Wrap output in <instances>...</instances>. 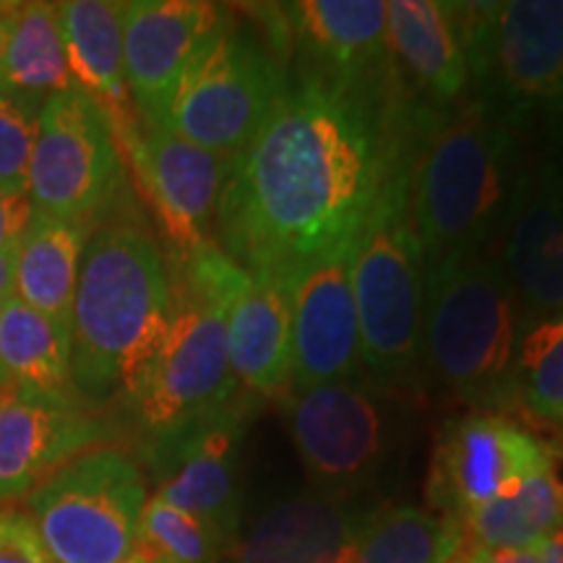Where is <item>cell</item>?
Returning <instances> with one entry per match:
<instances>
[{
  "mask_svg": "<svg viewBox=\"0 0 563 563\" xmlns=\"http://www.w3.org/2000/svg\"><path fill=\"white\" fill-rule=\"evenodd\" d=\"M287 428L308 477L329 493L357 488L386 452V415L368 386L321 384L282 397Z\"/></svg>",
  "mask_w": 563,
  "mask_h": 563,
  "instance_id": "4fadbf2b",
  "label": "cell"
},
{
  "mask_svg": "<svg viewBox=\"0 0 563 563\" xmlns=\"http://www.w3.org/2000/svg\"><path fill=\"white\" fill-rule=\"evenodd\" d=\"M462 527L481 551H534L563 527V483L553 464L481 506Z\"/></svg>",
  "mask_w": 563,
  "mask_h": 563,
  "instance_id": "484cf974",
  "label": "cell"
},
{
  "mask_svg": "<svg viewBox=\"0 0 563 563\" xmlns=\"http://www.w3.org/2000/svg\"><path fill=\"white\" fill-rule=\"evenodd\" d=\"M115 141L178 256L209 243L230 157L201 150L170 131L146 129L141 121L115 133Z\"/></svg>",
  "mask_w": 563,
  "mask_h": 563,
  "instance_id": "5bb4252c",
  "label": "cell"
},
{
  "mask_svg": "<svg viewBox=\"0 0 563 563\" xmlns=\"http://www.w3.org/2000/svg\"><path fill=\"white\" fill-rule=\"evenodd\" d=\"M32 211L34 207L26 194L0 191V251H16Z\"/></svg>",
  "mask_w": 563,
  "mask_h": 563,
  "instance_id": "d6a6232c",
  "label": "cell"
},
{
  "mask_svg": "<svg viewBox=\"0 0 563 563\" xmlns=\"http://www.w3.org/2000/svg\"><path fill=\"white\" fill-rule=\"evenodd\" d=\"M287 79L290 68L262 30L224 11L183 70L165 131L232 159L269 118Z\"/></svg>",
  "mask_w": 563,
  "mask_h": 563,
  "instance_id": "8992f818",
  "label": "cell"
},
{
  "mask_svg": "<svg viewBox=\"0 0 563 563\" xmlns=\"http://www.w3.org/2000/svg\"><path fill=\"white\" fill-rule=\"evenodd\" d=\"M538 563H563V527L534 548Z\"/></svg>",
  "mask_w": 563,
  "mask_h": 563,
  "instance_id": "e575fe53",
  "label": "cell"
},
{
  "mask_svg": "<svg viewBox=\"0 0 563 563\" xmlns=\"http://www.w3.org/2000/svg\"><path fill=\"white\" fill-rule=\"evenodd\" d=\"M87 228L84 222L32 211L13 258V295L70 329Z\"/></svg>",
  "mask_w": 563,
  "mask_h": 563,
  "instance_id": "cb8c5ba5",
  "label": "cell"
},
{
  "mask_svg": "<svg viewBox=\"0 0 563 563\" xmlns=\"http://www.w3.org/2000/svg\"><path fill=\"white\" fill-rule=\"evenodd\" d=\"M553 464L551 449L504 412L473 410L449 420L435 439L428 501L464 522L470 514Z\"/></svg>",
  "mask_w": 563,
  "mask_h": 563,
  "instance_id": "7c38bea8",
  "label": "cell"
},
{
  "mask_svg": "<svg viewBox=\"0 0 563 563\" xmlns=\"http://www.w3.org/2000/svg\"><path fill=\"white\" fill-rule=\"evenodd\" d=\"M76 87L55 3H19L9 16L3 60V89L19 95H58Z\"/></svg>",
  "mask_w": 563,
  "mask_h": 563,
  "instance_id": "83f0119b",
  "label": "cell"
},
{
  "mask_svg": "<svg viewBox=\"0 0 563 563\" xmlns=\"http://www.w3.org/2000/svg\"><path fill=\"white\" fill-rule=\"evenodd\" d=\"M26 506L55 563H123L146 506V483L129 454L102 446L63 464Z\"/></svg>",
  "mask_w": 563,
  "mask_h": 563,
  "instance_id": "ba28073f",
  "label": "cell"
},
{
  "mask_svg": "<svg viewBox=\"0 0 563 563\" xmlns=\"http://www.w3.org/2000/svg\"><path fill=\"white\" fill-rule=\"evenodd\" d=\"M40 110V97L0 89V191H30V165L37 144Z\"/></svg>",
  "mask_w": 563,
  "mask_h": 563,
  "instance_id": "4dcf8cb0",
  "label": "cell"
},
{
  "mask_svg": "<svg viewBox=\"0 0 563 563\" xmlns=\"http://www.w3.org/2000/svg\"><path fill=\"white\" fill-rule=\"evenodd\" d=\"M66 45L70 79L108 112L112 131L139 121L125 87L123 11L115 0H68L55 3Z\"/></svg>",
  "mask_w": 563,
  "mask_h": 563,
  "instance_id": "603a6c76",
  "label": "cell"
},
{
  "mask_svg": "<svg viewBox=\"0 0 563 563\" xmlns=\"http://www.w3.org/2000/svg\"><path fill=\"white\" fill-rule=\"evenodd\" d=\"M245 389L228 352V311L173 287V321L157 355L123 399L146 439L230 405Z\"/></svg>",
  "mask_w": 563,
  "mask_h": 563,
  "instance_id": "9c48e42d",
  "label": "cell"
},
{
  "mask_svg": "<svg viewBox=\"0 0 563 563\" xmlns=\"http://www.w3.org/2000/svg\"><path fill=\"white\" fill-rule=\"evenodd\" d=\"M0 371L5 384L45 397L74 399L70 329L11 295L0 308Z\"/></svg>",
  "mask_w": 563,
  "mask_h": 563,
  "instance_id": "d4e9b609",
  "label": "cell"
},
{
  "mask_svg": "<svg viewBox=\"0 0 563 563\" xmlns=\"http://www.w3.org/2000/svg\"><path fill=\"white\" fill-rule=\"evenodd\" d=\"M125 162L102 104L70 87L42 102L30 165V201L37 211L84 222L115 199Z\"/></svg>",
  "mask_w": 563,
  "mask_h": 563,
  "instance_id": "30bf717a",
  "label": "cell"
},
{
  "mask_svg": "<svg viewBox=\"0 0 563 563\" xmlns=\"http://www.w3.org/2000/svg\"><path fill=\"white\" fill-rule=\"evenodd\" d=\"M407 123H394L386 173L350 258L361 363L376 389H402L420 373L426 262L407 220Z\"/></svg>",
  "mask_w": 563,
  "mask_h": 563,
  "instance_id": "277c9868",
  "label": "cell"
},
{
  "mask_svg": "<svg viewBox=\"0 0 563 563\" xmlns=\"http://www.w3.org/2000/svg\"><path fill=\"white\" fill-rule=\"evenodd\" d=\"M397 100L389 74L340 81L290 68L262 129L230 159L220 249L253 277L290 282L355 243L389 162Z\"/></svg>",
  "mask_w": 563,
  "mask_h": 563,
  "instance_id": "6da1fadb",
  "label": "cell"
},
{
  "mask_svg": "<svg viewBox=\"0 0 563 563\" xmlns=\"http://www.w3.org/2000/svg\"><path fill=\"white\" fill-rule=\"evenodd\" d=\"M9 16L0 19V89H3V60H5V42H9Z\"/></svg>",
  "mask_w": 563,
  "mask_h": 563,
  "instance_id": "8d00e7d4",
  "label": "cell"
},
{
  "mask_svg": "<svg viewBox=\"0 0 563 563\" xmlns=\"http://www.w3.org/2000/svg\"><path fill=\"white\" fill-rule=\"evenodd\" d=\"M473 100L514 123L563 95V0L456 3Z\"/></svg>",
  "mask_w": 563,
  "mask_h": 563,
  "instance_id": "52a82bcc",
  "label": "cell"
},
{
  "mask_svg": "<svg viewBox=\"0 0 563 563\" xmlns=\"http://www.w3.org/2000/svg\"><path fill=\"white\" fill-rule=\"evenodd\" d=\"M112 428L74 399L0 386V506L30 498L63 464L102 449Z\"/></svg>",
  "mask_w": 563,
  "mask_h": 563,
  "instance_id": "2e32d148",
  "label": "cell"
},
{
  "mask_svg": "<svg viewBox=\"0 0 563 563\" xmlns=\"http://www.w3.org/2000/svg\"><path fill=\"white\" fill-rule=\"evenodd\" d=\"M519 129L473 97L449 110L410 108L407 220L426 272L504 243L527 178Z\"/></svg>",
  "mask_w": 563,
  "mask_h": 563,
  "instance_id": "7a4b0ae2",
  "label": "cell"
},
{
  "mask_svg": "<svg viewBox=\"0 0 563 563\" xmlns=\"http://www.w3.org/2000/svg\"><path fill=\"white\" fill-rule=\"evenodd\" d=\"M123 563H136V559H133V555H129V559H125Z\"/></svg>",
  "mask_w": 563,
  "mask_h": 563,
  "instance_id": "60d3db41",
  "label": "cell"
},
{
  "mask_svg": "<svg viewBox=\"0 0 563 563\" xmlns=\"http://www.w3.org/2000/svg\"><path fill=\"white\" fill-rule=\"evenodd\" d=\"M13 258L16 251H0V300L13 295Z\"/></svg>",
  "mask_w": 563,
  "mask_h": 563,
  "instance_id": "d590c367",
  "label": "cell"
},
{
  "mask_svg": "<svg viewBox=\"0 0 563 563\" xmlns=\"http://www.w3.org/2000/svg\"><path fill=\"white\" fill-rule=\"evenodd\" d=\"M386 68L391 89L422 110H449L470 91L456 3H386Z\"/></svg>",
  "mask_w": 563,
  "mask_h": 563,
  "instance_id": "d6986e66",
  "label": "cell"
},
{
  "mask_svg": "<svg viewBox=\"0 0 563 563\" xmlns=\"http://www.w3.org/2000/svg\"><path fill=\"white\" fill-rule=\"evenodd\" d=\"M16 9H19V3H3V0H0V19L9 16V13H13Z\"/></svg>",
  "mask_w": 563,
  "mask_h": 563,
  "instance_id": "74e56055",
  "label": "cell"
},
{
  "mask_svg": "<svg viewBox=\"0 0 563 563\" xmlns=\"http://www.w3.org/2000/svg\"><path fill=\"white\" fill-rule=\"evenodd\" d=\"M462 563H477V559H475V553H473V548H470V553H464V559H462Z\"/></svg>",
  "mask_w": 563,
  "mask_h": 563,
  "instance_id": "f35d334b",
  "label": "cell"
},
{
  "mask_svg": "<svg viewBox=\"0 0 563 563\" xmlns=\"http://www.w3.org/2000/svg\"><path fill=\"white\" fill-rule=\"evenodd\" d=\"M287 63L340 81H373L386 68V3L382 0H300L279 3Z\"/></svg>",
  "mask_w": 563,
  "mask_h": 563,
  "instance_id": "ffe728a7",
  "label": "cell"
},
{
  "mask_svg": "<svg viewBox=\"0 0 563 563\" xmlns=\"http://www.w3.org/2000/svg\"><path fill=\"white\" fill-rule=\"evenodd\" d=\"M511 405L532 418L563 426V313L538 323L519 340Z\"/></svg>",
  "mask_w": 563,
  "mask_h": 563,
  "instance_id": "f1b7e54d",
  "label": "cell"
},
{
  "mask_svg": "<svg viewBox=\"0 0 563 563\" xmlns=\"http://www.w3.org/2000/svg\"><path fill=\"white\" fill-rule=\"evenodd\" d=\"M0 563H55L30 511L0 506Z\"/></svg>",
  "mask_w": 563,
  "mask_h": 563,
  "instance_id": "1f68e13d",
  "label": "cell"
},
{
  "mask_svg": "<svg viewBox=\"0 0 563 563\" xmlns=\"http://www.w3.org/2000/svg\"><path fill=\"white\" fill-rule=\"evenodd\" d=\"M136 563H139V561H136Z\"/></svg>",
  "mask_w": 563,
  "mask_h": 563,
  "instance_id": "7bdbcfd3",
  "label": "cell"
},
{
  "mask_svg": "<svg viewBox=\"0 0 563 563\" xmlns=\"http://www.w3.org/2000/svg\"><path fill=\"white\" fill-rule=\"evenodd\" d=\"M228 543L207 522L152 496L141 511L131 555L139 563H217Z\"/></svg>",
  "mask_w": 563,
  "mask_h": 563,
  "instance_id": "f546056e",
  "label": "cell"
},
{
  "mask_svg": "<svg viewBox=\"0 0 563 563\" xmlns=\"http://www.w3.org/2000/svg\"><path fill=\"white\" fill-rule=\"evenodd\" d=\"M467 545L460 519L399 506L368 514L355 563H449Z\"/></svg>",
  "mask_w": 563,
  "mask_h": 563,
  "instance_id": "4316f807",
  "label": "cell"
},
{
  "mask_svg": "<svg viewBox=\"0 0 563 563\" xmlns=\"http://www.w3.org/2000/svg\"><path fill=\"white\" fill-rule=\"evenodd\" d=\"M222 9L199 0H133L123 11L125 87L141 125L162 129L183 70L217 30Z\"/></svg>",
  "mask_w": 563,
  "mask_h": 563,
  "instance_id": "e0dca14e",
  "label": "cell"
},
{
  "mask_svg": "<svg viewBox=\"0 0 563 563\" xmlns=\"http://www.w3.org/2000/svg\"><path fill=\"white\" fill-rule=\"evenodd\" d=\"M477 563H538L534 551H481L473 548Z\"/></svg>",
  "mask_w": 563,
  "mask_h": 563,
  "instance_id": "836d02e7",
  "label": "cell"
},
{
  "mask_svg": "<svg viewBox=\"0 0 563 563\" xmlns=\"http://www.w3.org/2000/svg\"><path fill=\"white\" fill-rule=\"evenodd\" d=\"M256 397L243 391L220 410L146 439L159 501L207 522L228 548L241 525V441Z\"/></svg>",
  "mask_w": 563,
  "mask_h": 563,
  "instance_id": "8fae6325",
  "label": "cell"
},
{
  "mask_svg": "<svg viewBox=\"0 0 563 563\" xmlns=\"http://www.w3.org/2000/svg\"><path fill=\"white\" fill-rule=\"evenodd\" d=\"M368 514L336 496H295L269 506L235 548L238 563H329L361 540Z\"/></svg>",
  "mask_w": 563,
  "mask_h": 563,
  "instance_id": "7402d4cb",
  "label": "cell"
},
{
  "mask_svg": "<svg viewBox=\"0 0 563 563\" xmlns=\"http://www.w3.org/2000/svg\"><path fill=\"white\" fill-rule=\"evenodd\" d=\"M352 245L327 253L292 274L290 391L350 384L361 376V327L350 279Z\"/></svg>",
  "mask_w": 563,
  "mask_h": 563,
  "instance_id": "9a60e30c",
  "label": "cell"
},
{
  "mask_svg": "<svg viewBox=\"0 0 563 563\" xmlns=\"http://www.w3.org/2000/svg\"><path fill=\"white\" fill-rule=\"evenodd\" d=\"M228 352L238 384L256 399L290 391V282L249 274L228 302Z\"/></svg>",
  "mask_w": 563,
  "mask_h": 563,
  "instance_id": "44dd1931",
  "label": "cell"
},
{
  "mask_svg": "<svg viewBox=\"0 0 563 563\" xmlns=\"http://www.w3.org/2000/svg\"><path fill=\"white\" fill-rule=\"evenodd\" d=\"M462 559H464V553L460 555V559H454V561H449V563H462Z\"/></svg>",
  "mask_w": 563,
  "mask_h": 563,
  "instance_id": "b9f144b4",
  "label": "cell"
},
{
  "mask_svg": "<svg viewBox=\"0 0 563 563\" xmlns=\"http://www.w3.org/2000/svg\"><path fill=\"white\" fill-rule=\"evenodd\" d=\"M173 321V282L144 228L115 222L84 245L70 311V382L89 402L125 399Z\"/></svg>",
  "mask_w": 563,
  "mask_h": 563,
  "instance_id": "3957f363",
  "label": "cell"
},
{
  "mask_svg": "<svg viewBox=\"0 0 563 563\" xmlns=\"http://www.w3.org/2000/svg\"><path fill=\"white\" fill-rule=\"evenodd\" d=\"M501 264L517 298L519 340L563 313V154L527 173L501 243Z\"/></svg>",
  "mask_w": 563,
  "mask_h": 563,
  "instance_id": "ac0fdd59",
  "label": "cell"
},
{
  "mask_svg": "<svg viewBox=\"0 0 563 563\" xmlns=\"http://www.w3.org/2000/svg\"><path fill=\"white\" fill-rule=\"evenodd\" d=\"M0 308H3V300H0ZM5 384V376H3V371H0V386Z\"/></svg>",
  "mask_w": 563,
  "mask_h": 563,
  "instance_id": "ab89813d",
  "label": "cell"
},
{
  "mask_svg": "<svg viewBox=\"0 0 563 563\" xmlns=\"http://www.w3.org/2000/svg\"><path fill=\"white\" fill-rule=\"evenodd\" d=\"M517 350V298L496 253L426 272L420 365L443 394L473 410H504Z\"/></svg>",
  "mask_w": 563,
  "mask_h": 563,
  "instance_id": "5b68a950",
  "label": "cell"
}]
</instances>
